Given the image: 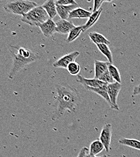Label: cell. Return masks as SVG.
Instances as JSON below:
<instances>
[{
	"label": "cell",
	"mask_w": 140,
	"mask_h": 157,
	"mask_svg": "<svg viewBox=\"0 0 140 157\" xmlns=\"http://www.w3.org/2000/svg\"><path fill=\"white\" fill-rule=\"evenodd\" d=\"M57 98L56 107L52 116L54 120L62 117L66 110L76 113L81 103V98L78 91L70 85L60 83L55 85Z\"/></svg>",
	"instance_id": "obj_1"
},
{
	"label": "cell",
	"mask_w": 140,
	"mask_h": 157,
	"mask_svg": "<svg viewBox=\"0 0 140 157\" xmlns=\"http://www.w3.org/2000/svg\"><path fill=\"white\" fill-rule=\"evenodd\" d=\"M17 52L10 50L13 58L11 70L9 74V78L13 79L16 74L27 65L40 59L39 55L30 50L21 47H14Z\"/></svg>",
	"instance_id": "obj_2"
},
{
	"label": "cell",
	"mask_w": 140,
	"mask_h": 157,
	"mask_svg": "<svg viewBox=\"0 0 140 157\" xmlns=\"http://www.w3.org/2000/svg\"><path fill=\"white\" fill-rule=\"evenodd\" d=\"M37 6L38 4L34 1L17 0L8 2L3 8L6 12L9 13L23 16Z\"/></svg>",
	"instance_id": "obj_3"
},
{
	"label": "cell",
	"mask_w": 140,
	"mask_h": 157,
	"mask_svg": "<svg viewBox=\"0 0 140 157\" xmlns=\"http://www.w3.org/2000/svg\"><path fill=\"white\" fill-rule=\"evenodd\" d=\"M49 19L45 10L42 6H37L21 17V21L31 26H38Z\"/></svg>",
	"instance_id": "obj_4"
},
{
	"label": "cell",
	"mask_w": 140,
	"mask_h": 157,
	"mask_svg": "<svg viewBox=\"0 0 140 157\" xmlns=\"http://www.w3.org/2000/svg\"><path fill=\"white\" fill-rule=\"evenodd\" d=\"M121 89V83L117 82L112 83H109L107 86V92L112 105L111 109L119 110V108L117 105V98Z\"/></svg>",
	"instance_id": "obj_5"
},
{
	"label": "cell",
	"mask_w": 140,
	"mask_h": 157,
	"mask_svg": "<svg viewBox=\"0 0 140 157\" xmlns=\"http://www.w3.org/2000/svg\"><path fill=\"white\" fill-rule=\"evenodd\" d=\"M112 138V124H106L103 126L100 132L99 140L104 147L107 152L111 150V141Z\"/></svg>",
	"instance_id": "obj_6"
},
{
	"label": "cell",
	"mask_w": 140,
	"mask_h": 157,
	"mask_svg": "<svg viewBox=\"0 0 140 157\" xmlns=\"http://www.w3.org/2000/svg\"><path fill=\"white\" fill-rule=\"evenodd\" d=\"M79 55L80 53L77 51L68 53L55 61L53 65L56 68H62L66 69L70 63L75 62L76 59L79 56Z\"/></svg>",
	"instance_id": "obj_7"
},
{
	"label": "cell",
	"mask_w": 140,
	"mask_h": 157,
	"mask_svg": "<svg viewBox=\"0 0 140 157\" xmlns=\"http://www.w3.org/2000/svg\"><path fill=\"white\" fill-rule=\"evenodd\" d=\"M77 82H78L79 83L81 84L83 87L88 86V87H91V88H101V87H106L108 86V83L101 81L97 78H87L85 77L78 75Z\"/></svg>",
	"instance_id": "obj_8"
},
{
	"label": "cell",
	"mask_w": 140,
	"mask_h": 157,
	"mask_svg": "<svg viewBox=\"0 0 140 157\" xmlns=\"http://www.w3.org/2000/svg\"><path fill=\"white\" fill-rule=\"evenodd\" d=\"M44 35L47 38L51 37L56 33V24L52 19L49 18L45 22L38 25Z\"/></svg>",
	"instance_id": "obj_9"
},
{
	"label": "cell",
	"mask_w": 140,
	"mask_h": 157,
	"mask_svg": "<svg viewBox=\"0 0 140 157\" xmlns=\"http://www.w3.org/2000/svg\"><path fill=\"white\" fill-rule=\"evenodd\" d=\"M56 32L60 34H68L76 26L74 24L68 20H60L56 21Z\"/></svg>",
	"instance_id": "obj_10"
},
{
	"label": "cell",
	"mask_w": 140,
	"mask_h": 157,
	"mask_svg": "<svg viewBox=\"0 0 140 157\" xmlns=\"http://www.w3.org/2000/svg\"><path fill=\"white\" fill-rule=\"evenodd\" d=\"M109 62L96 60L94 61V78L99 79L100 77L108 71Z\"/></svg>",
	"instance_id": "obj_11"
},
{
	"label": "cell",
	"mask_w": 140,
	"mask_h": 157,
	"mask_svg": "<svg viewBox=\"0 0 140 157\" xmlns=\"http://www.w3.org/2000/svg\"><path fill=\"white\" fill-rule=\"evenodd\" d=\"M58 15L61 20H67L69 19L70 13L76 8L78 5H69V6H56Z\"/></svg>",
	"instance_id": "obj_12"
},
{
	"label": "cell",
	"mask_w": 140,
	"mask_h": 157,
	"mask_svg": "<svg viewBox=\"0 0 140 157\" xmlns=\"http://www.w3.org/2000/svg\"><path fill=\"white\" fill-rule=\"evenodd\" d=\"M42 7L45 10L49 18L53 19L58 15L56 1L48 0L42 4Z\"/></svg>",
	"instance_id": "obj_13"
},
{
	"label": "cell",
	"mask_w": 140,
	"mask_h": 157,
	"mask_svg": "<svg viewBox=\"0 0 140 157\" xmlns=\"http://www.w3.org/2000/svg\"><path fill=\"white\" fill-rule=\"evenodd\" d=\"M93 12L88 11L81 7H77L74 9L70 15L69 19L78 18V19H84L89 18L92 15Z\"/></svg>",
	"instance_id": "obj_14"
},
{
	"label": "cell",
	"mask_w": 140,
	"mask_h": 157,
	"mask_svg": "<svg viewBox=\"0 0 140 157\" xmlns=\"http://www.w3.org/2000/svg\"><path fill=\"white\" fill-rule=\"evenodd\" d=\"M84 88L89 91L93 92V93H95L99 94L102 98H103L105 100V101L109 104V105L110 106V107L111 108L112 105H111L110 99H109L108 92H107V86L106 87H101V88H91V87L85 86Z\"/></svg>",
	"instance_id": "obj_15"
},
{
	"label": "cell",
	"mask_w": 140,
	"mask_h": 157,
	"mask_svg": "<svg viewBox=\"0 0 140 157\" xmlns=\"http://www.w3.org/2000/svg\"><path fill=\"white\" fill-rule=\"evenodd\" d=\"M88 36L91 40L96 45L97 44H106L109 45L111 42L104 36L97 32H90L88 34Z\"/></svg>",
	"instance_id": "obj_16"
},
{
	"label": "cell",
	"mask_w": 140,
	"mask_h": 157,
	"mask_svg": "<svg viewBox=\"0 0 140 157\" xmlns=\"http://www.w3.org/2000/svg\"><path fill=\"white\" fill-rule=\"evenodd\" d=\"M103 10L102 8H100L99 10H97L96 12H93L91 17L88 18V21L85 23V25H82L83 32L88 30L89 28H91L92 26H93L95 23L98 21L99 18H100L101 12Z\"/></svg>",
	"instance_id": "obj_17"
},
{
	"label": "cell",
	"mask_w": 140,
	"mask_h": 157,
	"mask_svg": "<svg viewBox=\"0 0 140 157\" xmlns=\"http://www.w3.org/2000/svg\"><path fill=\"white\" fill-rule=\"evenodd\" d=\"M119 143L122 145L131 147L132 149H135L138 151H140V140L132 138H122L119 140Z\"/></svg>",
	"instance_id": "obj_18"
},
{
	"label": "cell",
	"mask_w": 140,
	"mask_h": 157,
	"mask_svg": "<svg viewBox=\"0 0 140 157\" xmlns=\"http://www.w3.org/2000/svg\"><path fill=\"white\" fill-rule=\"evenodd\" d=\"M104 149V146L99 139L94 141L91 143L89 149V154L94 156H97V155L101 152Z\"/></svg>",
	"instance_id": "obj_19"
},
{
	"label": "cell",
	"mask_w": 140,
	"mask_h": 157,
	"mask_svg": "<svg viewBox=\"0 0 140 157\" xmlns=\"http://www.w3.org/2000/svg\"><path fill=\"white\" fill-rule=\"evenodd\" d=\"M98 49L100 50V52L105 56V57L108 59L109 62L111 64L113 63V56L112 53L109 48V46L106 44H97L96 45Z\"/></svg>",
	"instance_id": "obj_20"
},
{
	"label": "cell",
	"mask_w": 140,
	"mask_h": 157,
	"mask_svg": "<svg viewBox=\"0 0 140 157\" xmlns=\"http://www.w3.org/2000/svg\"><path fill=\"white\" fill-rule=\"evenodd\" d=\"M81 32H83V27L82 26H76L74 29H73L70 32L68 33V36L66 38V42L68 43H70L76 39H78L80 36Z\"/></svg>",
	"instance_id": "obj_21"
},
{
	"label": "cell",
	"mask_w": 140,
	"mask_h": 157,
	"mask_svg": "<svg viewBox=\"0 0 140 157\" xmlns=\"http://www.w3.org/2000/svg\"><path fill=\"white\" fill-rule=\"evenodd\" d=\"M108 70L109 72L112 76V78L115 80V82H119L121 83V75L120 71L117 67L113 64L109 63L108 67Z\"/></svg>",
	"instance_id": "obj_22"
},
{
	"label": "cell",
	"mask_w": 140,
	"mask_h": 157,
	"mask_svg": "<svg viewBox=\"0 0 140 157\" xmlns=\"http://www.w3.org/2000/svg\"><path fill=\"white\" fill-rule=\"evenodd\" d=\"M66 70L70 75L73 76H78L80 73L81 68L80 65L75 61L70 63L67 67Z\"/></svg>",
	"instance_id": "obj_23"
},
{
	"label": "cell",
	"mask_w": 140,
	"mask_h": 157,
	"mask_svg": "<svg viewBox=\"0 0 140 157\" xmlns=\"http://www.w3.org/2000/svg\"><path fill=\"white\" fill-rule=\"evenodd\" d=\"M99 80H100L101 81H103V82H105L108 84L115 82V80L113 79L112 76H111V75L109 72V70L106 73H105L103 75H102Z\"/></svg>",
	"instance_id": "obj_24"
},
{
	"label": "cell",
	"mask_w": 140,
	"mask_h": 157,
	"mask_svg": "<svg viewBox=\"0 0 140 157\" xmlns=\"http://www.w3.org/2000/svg\"><path fill=\"white\" fill-rule=\"evenodd\" d=\"M56 6H69L78 5V3L74 0H58L56 1Z\"/></svg>",
	"instance_id": "obj_25"
},
{
	"label": "cell",
	"mask_w": 140,
	"mask_h": 157,
	"mask_svg": "<svg viewBox=\"0 0 140 157\" xmlns=\"http://www.w3.org/2000/svg\"><path fill=\"white\" fill-rule=\"evenodd\" d=\"M110 1H98V0H95L94 1V7H93V12H96L97 10L100 9L101 5L103 2H109Z\"/></svg>",
	"instance_id": "obj_26"
},
{
	"label": "cell",
	"mask_w": 140,
	"mask_h": 157,
	"mask_svg": "<svg viewBox=\"0 0 140 157\" xmlns=\"http://www.w3.org/2000/svg\"><path fill=\"white\" fill-rule=\"evenodd\" d=\"M89 152V149L86 147H83L79 152L78 155L77 157H85L86 155Z\"/></svg>",
	"instance_id": "obj_27"
},
{
	"label": "cell",
	"mask_w": 140,
	"mask_h": 157,
	"mask_svg": "<svg viewBox=\"0 0 140 157\" xmlns=\"http://www.w3.org/2000/svg\"><path fill=\"white\" fill-rule=\"evenodd\" d=\"M139 94H140V84L134 87L132 93L133 96H137Z\"/></svg>",
	"instance_id": "obj_28"
},
{
	"label": "cell",
	"mask_w": 140,
	"mask_h": 157,
	"mask_svg": "<svg viewBox=\"0 0 140 157\" xmlns=\"http://www.w3.org/2000/svg\"><path fill=\"white\" fill-rule=\"evenodd\" d=\"M85 157H108V156L106 155H103L101 157H97V156H94V155H91L90 154H89V152L86 155Z\"/></svg>",
	"instance_id": "obj_29"
}]
</instances>
